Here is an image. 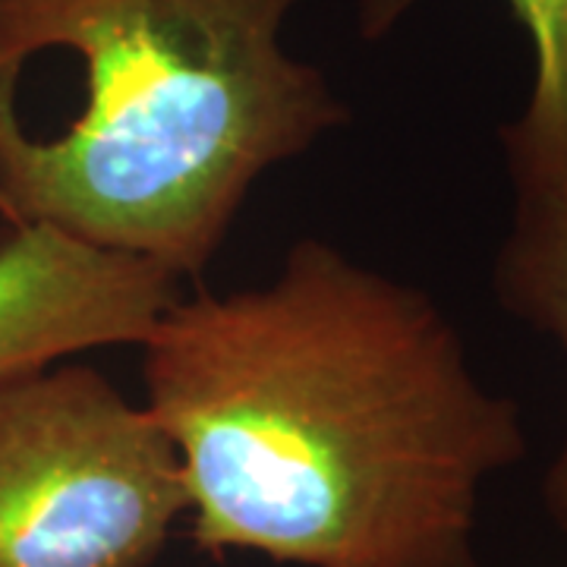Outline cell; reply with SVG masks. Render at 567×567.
Masks as SVG:
<instances>
[{"label":"cell","mask_w":567,"mask_h":567,"mask_svg":"<svg viewBox=\"0 0 567 567\" xmlns=\"http://www.w3.org/2000/svg\"><path fill=\"white\" fill-rule=\"evenodd\" d=\"M142 347L208 555L476 567L480 495L527 457L439 303L316 237L265 287L177 297Z\"/></svg>","instance_id":"6da1fadb"},{"label":"cell","mask_w":567,"mask_h":567,"mask_svg":"<svg viewBox=\"0 0 567 567\" xmlns=\"http://www.w3.org/2000/svg\"><path fill=\"white\" fill-rule=\"evenodd\" d=\"M300 0H0V224L196 278L246 193L347 121Z\"/></svg>","instance_id":"7a4b0ae2"},{"label":"cell","mask_w":567,"mask_h":567,"mask_svg":"<svg viewBox=\"0 0 567 567\" xmlns=\"http://www.w3.org/2000/svg\"><path fill=\"white\" fill-rule=\"evenodd\" d=\"M181 514L171 439L102 372L0 385V567H148Z\"/></svg>","instance_id":"3957f363"},{"label":"cell","mask_w":567,"mask_h":567,"mask_svg":"<svg viewBox=\"0 0 567 567\" xmlns=\"http://www.w3.org/2000/svg\"><path fill=\"white\" fill-rule=\"evenodd\" d=\"M181 275L54 224H0V385L95 347L145 344Z\"/></svg>","instance_id":"277c9868"},{"label":"cell","mask_w":567,"mask_h":567,"mask_svg":"<svg viewBox=\"0 0 567 567\" xmlns=\"http://www.w3.org/2000/svg\"><path fill=\"white\" fill-rule=\"evenodd\" d=\"M420 0H363L360 32L382 39ZM527 32L533 82L520 117L502 126L514 196H567V0H505Z\"/></svg>","instance_id":"5b68a950"},{"label":"cell","mask_w":567,"mask_h":567,"mask_svg":"<svg viewBox=\"0 0 567 567\" xmlns=\"http://www.w3.org/2000/svg\"><path fill=\"white\" fill-rule=\"evenodd\" d=\"M492 287L507 316L558 344L567 372V196H514ZM543 505L551 524L567 533V425L543 483Z\"/></svg>","instance_id":"8992f818"}]
</instances>
